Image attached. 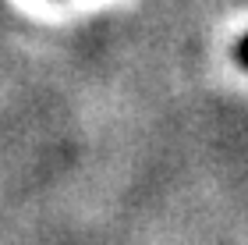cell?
I'll return each mask as SVG.
<instances>
[{
    "instance_id": "obj_1",
    "label": "cell",
    "mask_w": 248,
    "mask_h": 245,
    "mask_svg": "<svg viewBox=\"0 0 248 245\" xmlns=\"http://www.w3.org/2000/svg\"><path fill=\"white\" fill-rule=\"evenodd\" d=\"M238 61H241L245 68H248V36H245V39L238 43Z\"/></svg>"
}]
</instances>
